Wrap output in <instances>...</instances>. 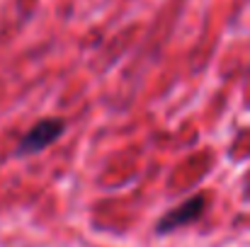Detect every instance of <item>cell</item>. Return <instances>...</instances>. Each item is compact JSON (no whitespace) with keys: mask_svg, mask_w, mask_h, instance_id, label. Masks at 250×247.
I'll return each instance as SVG.
<instances>
[{"mask_svg":"<svg viewBox=\"0 0 250 247\" xmlns=\"http://www.w3.org/2000/svg\"><path fill=\"white\" fill-rule=\"evenodd\" d=\"M66 133V121L63 119H42L37 121L17 143V151L15 155H34V153H42L46 151L49 146H54L61 136Z\"/></svg>","mask_w":250,"mask_h":247,"instance_id":"cell-1","label":"cell"},{"mask_svg":"<svg viewBox=\"0 0 250 247\" xmlns=\"http://www.w3.org/2000/svg\"><path fill=\"white\" fill-rule=\"evenodd\" d=\"M204 209H207V199L202 194H197V196L182 201L180 206H175L172 211H167L166 216L158 221L156 230L158 233H170V230H177L182 226H189V223H194L204 213Z\"/></svg>","mask_w":250,"mask_h":247,"instance_id":"cell-2","label":"cell"}]
</instances>
